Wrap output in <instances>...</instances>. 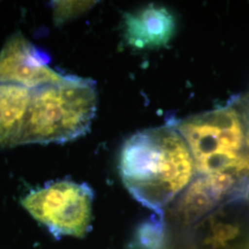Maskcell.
<instances>
[{
	"mask_svg": "<svg viewBox=\"0 0 249 249\" xmlns=\"http://www.w3.org/2000/svg\"><path fill=\"white\" fill-rule=\"evenodd\" d=\"M176 19L169 10L154 4L124 16L125 41L137 49L167 45L176 33Z\"/></svg>",
	"mask_w": 249,
	"mask_h": 249,
	"instance_id": "7",
	"label": "cell"
},
{
	"mask_svg": "<svg viewBox=\"0 0 249 249\" xmlns=\"http://www.w3.org/2000/svg\"><path fill=\"white\" fill-rule=\"evenodd\" d=\"M98 93L90 79L62 80L31 89L16 145L71 142L84 136L96 115Z\"/></svg>",
	"mask_w": 249,
	"mask_h": 249,
	"instance_id": "2",
	"label": "cell"
},
{
	"mask_svg": "<svg viewBox=\"0 0 249 249\" xmlns=\"http://www.w3.org/2000/svg\"><path fill=\"white\" fill-rule=\"evenodd\" d=\"M93 196L87 184L60 180L32 190L21 205L56 238L83 237L89 231Z\"/></svg>",
	"mask_w": 249,
	"mask_h": 249,
	"instance_id": "4",
	"label": "cell"
},
{
	"mask_svg": "<svg viewBox=\"0 0 249 249\" xmlns=\"http://www.w3.org/2000/svg\"><path fill=\"white\" fill-rule=\"evenodd\" d=\"M30 94L25 87L0 82V147L16 145Z\"/></svg>",
	"mask_w": 249,
	"mask_h": 249,
	"instance_id": "8",
	"label": "cell"
},
{
	"mask_svg": "<svg viewBox=\"0 0 249 249\" xmlns=\"http://www.w3.org/2000/svg\"><path fill=\"white\" fill-rule=\"evenodd\" d=\"M187 142L196 175L249 177V156L240 116L233 105L172 122Z\"/></svg>",
	"mask_w": 249,
	"mask_h": 249,
	"instance_id": "3",
	"label": "cell"
},
{
	"mask_svg": "<svg viewBox=\"0 0 249 249\" xmlns=\"http://www.w3.org/2000/svg\"><path fill=\"white\" fill-rule=\"evenodd\" d=\"M50 56L21 33L9 37L0 51V82L33 89L62 80L64 75L49 67Z\"/></svg>",
	"mask_w": 249,
	"mask_h": 249,
	"instance_id": "6",
	"label": "cell"
},
{
	"mask_svg": "<svg viewBox=\"0 0 249 249\" xmlns=\"http://www.w3.org/2000/svg\"><path fill=\"white\" fill-rule=\"evenodd\" d=\"M118 167L131 196L160 217L196 175L191 151L172 123L127 139Z\"/></svg>",
	"mask_w": 249,
	"mask_h": 249,
	"instance_id": "1",
	"label": "cell"
},
{
	"mask_svg": "<svg viewBox=\"0 0 249 249\" xmlns=\"http://www.w3.org/2000/svg\"><path fill=\"white\" fill-rule=\"evenodd\" d=\"M94 1H53V18L55 25L61 26L90 9Z\"/></svg>",
	"mask_w": 249,
	"mask_h": 249,
	"instance_id": "10",
	"label": "cell"
},
{
	"mask_svg": "<svg viewBox=\"0 0 249 249\" xmlns=\"http://www.w3.org/2000/svg\"><path fill=\"white\" fill-rule=\"evenodd\" d=\"M244 178L231 173L196 175L165 209L163 216L166 214L168 222L175 226H196L219 206L235 197Z\"/></svg>",
	"mask_w": 249,
	"mask_h": 249,
	"instance_id": "5",
	"label": "cell"
},
{
	"mask_svg": "<svg viewBox=\"0 0 249 249\" xmlns=\"http://www.w3.org/2000/svg\"><path fill=\"white\" fill-rule=\"evenodd\" d=\"M164 235V219H151L142 223L137 231V242L144 249H160Z\"/></svg>",
	"mask_w": 249,
	"mask_h": 249,
	"instance_id": "9",
	"label": "cell"
}]
</instances>
